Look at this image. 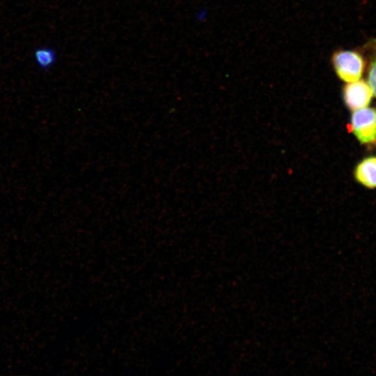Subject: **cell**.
Instances as JSON below:
<instances>
[{
    "instance_id": "cell-3",
    "label": "cell",
    "mask_w": 376,
    "mask_h": 376,
    "mask_svg": "<svg viewBox=\"0 0 376 376\" xmlns=\"http://www.w3.org/2000/svg\"><path fill=\"white\" fill-rule=\"evenodd\" d=\"M343 94L346 106L352 110L366 107L373 97L368 84L359 79L349 82L344 87Z\"/></svg>"
},
{
    "instance_id": "cell-7",
    "label": "cell",
    "mask_w": 376,
    "mask_h": 376,
    "mask_svg": "<svg viewBox=\"0 0 376 376\" xmlns=\"http://www.w3.org/2000/svg\"><path fill=\"white\" fill-rule=\"evenodd\" d=\"M369 45L376 49V38L371 40L369 42Z\"/></svg>"
},
{
    "instance_id": "cell-5",
    "label": "cell",
    "mask_w": 376,
    "mask_h": 376,
    "mask_svg": "<svg viewBox=\"0 0 376 376\" xmlns=\"http://www.w3.org/2000/svg\"><path fill=\"white\" fill-rule=\"evenodd\" d=\"M33 58L37 66L45 71L54 65L57 59V56L53 48L49 47H39L33 52Z\"/></svg>"
},
{
    "instance_id": "cell-1",
    "label": "cell",
    "mask_w": 376,
    "mask_h": 376,
    "mask_svg": "<svg viewBox=\"0 0 376 376\" xmlns=\"http://www.w3.org/2000/svg\"><path fill=\"white\" fill-rule=\"evenodd\" d=\"M332 64L337 76L345 82L359 80L365 70V61L358 52L339 50L332 56Z\"/></svg>"
},
{
    "instance_id": "cell-6",
    "label": "cell",
    "mask_w": 376,
    "mask_h": 376,
    "mask_svg": "<svg viewBox=\"0 0 376 376\" xmlns=\"http://www.w3.org/2000/svg\"><path fill=\"white\" fill-rule=\"evenodd\" d=\"M368 84L376 97V59L370 63L368 72Z\"/></svg>"
},
{
    "instance_id": "cell-2",
    "label": "cell",
    "mask_w": 376,
    "mask_h": 376,
    "mask_svg": "<svg viewBox=\"0 0 376 376\" xmlns=\"http://www.w3.org/2000/svg\"><path fill=\"white\" fill-rule=\"evenodd\" d=\"M351 129L362 143H368L376 139V109L361 108L354 111L351 118Z\"/></svg>"
},
{
    "instance_id": "cell-4",
    "label": "cell",
    "mask_w": 376,
    "mask_h": 376,
    "mask_svg": "<svg viewBox=\"0 0 376 376\" xmlns=\"http://www.w3.org/2000/svg\"><path fill=\"white\" fill-rule=\"evenodd\" d=\"M355 178L359 182L369 187H376V157L364 159L355 169Z\"/></svg>"
}]
</instances>
